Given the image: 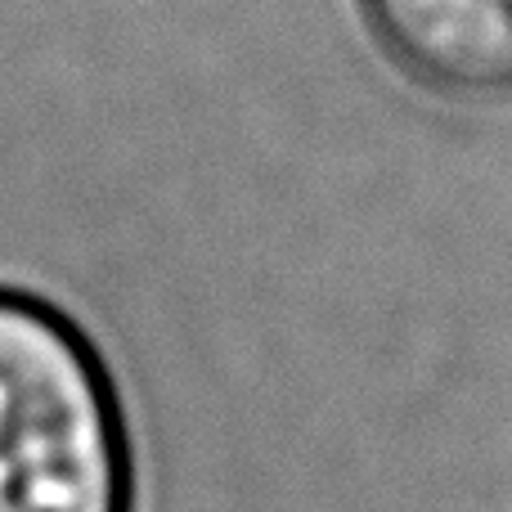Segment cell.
<instances>
[{"label":"cell","mask_w":512,"mask_h":512,"mask_svg":"<svg viewBox=\"0 0 512 512\" xmlns=\"http://www.w3.org/2000/svg\"><path fill=\"white\" fill-rule=\"evenodd\" d=\"M414 77L463 95L512 90V0H364Z\"/></svg>","instance_id":"2"},{"label":"cell","mask_w":512,"mask_h":512,"mask_svg":"<svg viewBox=\"0 0 512 512\" xmlns=\"http://www.w3.org/2000/svg\"><path fill=\"white\" fill-rule=\"evenodd\" d=\"M0 512H131V450L86 337L0 292Z\"/></svg>","instance_id":"1"}]
</instances>
